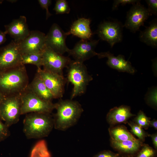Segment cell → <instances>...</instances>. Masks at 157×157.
<instances>
[{
    "mask_svg": "<svg viewBox=\"0 0 157 157\" xmlns=\"http://www.w3.org/2000/svg\"><path fill=\"white\" fill-rule=\"evenodd\" d=\"M28 84L25 65L0 71V92L4 97L21 94Z\"/></svg>",
    "mask_w": 157,
    "mask_h": 157,
    "instance_id": "cell-1",
    "label": "cell"
},
{
    "mask_svg": "<svg viewBox=\"0 0 157 157\" xmlns=\"http://www.w3.org/2000/svg\"><path fill=\"white\" fill-rule=\"evenodd\" d=\"M56 113L53 116L54 128L65 131L75 125L83 111L81 104L72 99L59 100L55 104Z\"/></svg>",
    "mask_w": 157,
    "mask_h": 157,
    "instance_id": "cell-2",
    "label": "cell"
},
{
    "mask_svg": "<svg viewBox=\"0 0 157 157\" xmlns=\"http://www.w3.org/2000/svg\"><path fill=\"white\" fill-rule=\"evenodd\" d=\"M53 128V119L50 114L30 113L26 114L23 120V132L28 139L47 137Z\"/></svg>",
    "mask_w": 157,
    "mask_h": 157,
    "instance_id": "cell-3",
    "label": "cell"
},
{
    "mask_svg": "<svg viewBox=\"0 0 157 157\" xmlns=\"http://www.w3.org/2000/svg\"><path fill=\"white\" fill-rule=\"evenodd\" d=\"M67 80L74 87L71 99L84 94L87 86L93 78L83 63L72 60L67 66Z\"/></svg>",
    "mask_w": 157,
    "mask_h": 157,
    "instance_id": "cell-4",
    "label": "cell"
},
{
    "mask_svg": "<svg viewBox=\"0 0 157 157\" xmlns=\"http://www.w3.org/2000/svg\"><path fill=\"white\" fill-rule=\"evenodd\" d=\"M20 97L21 115L32 113L51 114L55 109V104L40 98L28 86L21 94Z\"/></svg>",
    "mask_w": 157,
    "mask_h": 157,
    "instance_id": "cell-5",
    "label": "cell"
},
{
    "mask_svg": "<svg viewBox=\"0 0 157 157\" xmlns=\"http://www.w3.org/2000/svg\"><path fill=\"white\" fill-rule=\"evenodd\" d=\"M20 95L5 97L0 105V119L9 127L17 123L21 115Z\"/></svg>",
    "mask_w": 157,
    "mask_h": 157,
    "instance_id": "cell-6",
    "label": "cell"
},
{
    "mask_svg": "<svg viewBox=\"0 0 157 157\" xmlns=\"http://www.w3.org/2000/svg\"><path fill=\"white\" fill-rule=\"evenodd\" d=\"M42 66L46 70L63 75V71L72 60L46 46L42 52Z\"/></svg>",
    "mask_w": 157,
    "mask_h": 157,
    "instance_id": "cell-7",
    "label": "cell"
},
{
    "mask_svg": "<svg viewBox=\"0 0 157 157\" xmlns=\"http://www.w3.org/2000/svg\"><path fill=\"white\" fill-rule=\"evenodd\" d=\"M123 27L122 23L116 20L104 21L99 25L97 33L100 39L107 42L112 48L122 41Z\"/></svg>",
    "mask_w": 157,
    "mask_h": 157,
    "instance_id": "cell-8",
    "label": "cell"
},
{
    "mask_svg": "<svg viewBox=\"0 0 157 157\" xmlns=\"http://www.w3.org/2000/svg\"><path fill=\"white\" fill-rule=\"evenodd\" d=\"M151 15L147 8L142 5L139 0L133 4L127 12L123 26L135 33L139 30L141 26H144V22Z\"/></svg>",
    "mask_w": 157,
    "mask_h": 157,
    "instance_id": "cell-9",
    "label": "cell"
},
{
    "mask_svg": "<svg viewBox=\"0 0 157 157\" xmlns=\"http://www.w3.org/2000/svg\"><path fill=\"white\" fill-rule=\"evenodd\" d=\"M21 56L18 42L14 40L0 48V71L21 65Z\"/></svg>",
    "mask_w": 157,
    "mask_h": 157,
    "instance_id": "cell-10",
    "label": "cell"
},
{
    "mask_svg": "<svg viewBox=\"0 0 157 157\" xmlns=\"http://www.w3.org/2000/svg\"><path fill=\"white\" fill-rule=\"evenodd\" d=\"M37 73L50 91L54 99L63 96L66 79L63 75L41 68H38Z\"/></svg>",
    "mask_w": 157,
    "mask_h": 157,
    "instance_id": "cell-11",
    "label": "cell"
},
{
    "mask_svg": "<svg viewBox=\"0 0 157 157\" xmlns=\"http://www.w3.org/2000/svg\"><path fill=\"white\" fill-rule=\"evenodd\" d=\"M46 35L39 31H30L25 39L17 42L21 54L41 53L46 47Z\"/></svg>",
    "mask_w": 157,
    "mask_h": 157,
    "instance_id": "cell-12",
    "label": "cell"
},
{
    "mask_svg": "<svg viewBox=\"0 0 157 157\" xmlns=\"http://www.w3.org/2000/svg\"><path fill=\"white\" fill-rule=\"evenodd\" d=\"M67 32H65L59 25L54 23L46 35L45 45L55 52L63 55L69 50L66 44Z\"/></svg>",
    "mask_w": 157,
    "mask_h": 157,
    "instance_id": "cell-13",
    "label": "cell"
},
{
    "mask_svg": "<svg viewBox=\"0 0 157 157\" xmlns=\"http://www.w3.org/2000/svg\"><path fill=\"white\" fill-rule=\"evenodd\" d=\"M99 40H81L68 52L75 61L82 63L93 56H97V53L95 49Z\"/></svg>",
    "mask_w": 157,
    "mask_h": 157,
    "instance_id": "cell-14",
    "label": "cell"
},
{
    "mask_svg": "<svg viewBox=\"0 0 157 157\" xmlns=\"http://www.w3.org/2000/svg\"><path fill=\"white\" fill-rule=\"evenodd\" d=\"M4 27L6 34L9 35L17 42L25 39L30 32L27 23L26 18L24 16H21L18 18L13 19L10 23L5 25Z\"/></svg>",
    "mask_w": 157,
    "mask_h": 157,
    "instance_id": "cell-15",
    "label": "cell"
},
{
    "mask_svg": "<svg viewBox=\"0 0 157 157\" xmlns=\"http://www.w3.org/2000/svg\"><path fill=\"white\" fill-rule=\"evenodd\" d=\"M97 56L99 58L106 57L108 60L107 65L110 67L119 72H125L131 74L135 72V69L130 62L126 60L124 56L119 55L115 56L109 51L97 53Z\"/></svg>",
    "mask_w": 157,
    "mask_h": 157,
    "instance_id": "cell-16",
    "label": "cell"
},
{
    "mask_svg": "<svg viewBox=\"0 0 157 157\" xmlns=\"http://www.w3.org/2000/svg\"><path fill=\"white\" fill-rule=\"evenodd\" d=\"M130 106L122 105L111 109L108 113L106 119L110 126L122 123L126 124L129 119L135 115L131 112Z\"/></svg>",
    "mask_w": 157,
    "mask_h": 157,
    "instance_id": "cell-17",
    "label": "cell"
},
{
    "mask_svg": "<svg viewBox=\"0 0 157 157\" xmlns=\"http://www.w3.org/2000/svg\"><path fill=\"white\" fill-rule=\"evenodd\" d=\"M111 147L121 155H126L134 156L140 149L143 142L138 139L117 141L110 140Z\"/></svg>",
    "mask_w": 157,
    "mask_h": 157,
    "instance_id": "cell-18",
    "label": "cell"
},
{
    "mask_svg": "<svg viewBox=\"0 0 157 157\" xmlns=\"http://www.w3.org/2000/svg\"><path fill=\"white\" fill-rule=\"evenodd\" d=\"M91 21L89 19L80 18L74 22L69 31L67 32L69 35L72 34L81 40L90 39L93 33L90 28Z\"/></svg>",
    "mask_w": 157,
    "mask_h": 157,
    "instance_id": "cell-19",
    "label": "cell"
},
{
    "mask_svg": "<svg viewBox=\"0 0 157 157\" xmlns=\"http://www.w3.org/2000/svg\"><path fill=\"white\" fill-rule=\"evenodd\" d=\"M28 88L40 98L45 101H52L54 99L52 94L43 81L36 73Z\"/></svg>",
    "mask_w": 157,
    "mask_h": 157,
    "instance_id": "cell-20",
    "label": "cell"
},
{
    "mask_svg": "<svg viewBox=\"0 0 157 157\" xmlns=\"http://www.w3.org/2000/svg\"><path fill=\"white\" fill-rule=\"evenodd\" d=\"M140 40L147 45L154 48L157 47V19L155 18L150 21L149 26L140 31Z\"/></svg>",
    "mask_w": 157,
    "mask_h": 157,
    "instance_id": "cell-21",
    "label": "cell"
},
{
    "mask_svg": "<svg viewBox=\"0 0 157 157\" xmlns=\"http://www.w3.org/2000/svg\"><path fill=\"white\" fill-rule=\"evenodd\" d=\"M110 140L120 141L126 140H136L138 139L129 131L123 125L110 126L108 129Z\"/></svg>",
    "mask_w": 157,
    "mask_h": 157,
    "instance_id": "cell-22",
    "label": "cell"
},
{
    "mask_svg": "<svg viewBox=\"0 0 157 157\" xmlns=\"http://www.w3.org/2000/svg\"><path fill=\"white\" fill-rule=\"evenodd\" d=\"M30 157H51L45 140H40L35 144L32 149Z\"/></svg>",
    "mask_w": 157,
    "mask_h": 157,
    "instance_id": "cell-23",
    "label": "cell"
},
{
    "mask_svg": "<svg viewBox=\"0 0 157 157\" xmlns=\"http://www.w3.org/2000/svg\"><path fill=\"white\" fill-rule=\"evenodd\" d=\"M21 64H32L36 66L37 68H41L42 66V53L22 54Z\"/></svg>",
    "mask_w": 157,
    "mask_h": 157,
    "instance_id": "cell-24",
    "label": "cell"
},
{
    "mask_svg": "<svg viewBox=\"0 0 157 157\" xmlns=\"http://www.w3.org/2000/svg\"><path fill=\"white\" fill-rule=\"evenodd\" d=\"M127 123L131 128V133L137 137L138 139L143 142L145 141V138L149 136V134L133 121H129Z\"/></svg>",
    "mask_w": 157,
    "mask_h": 157,
    "instance_id": "cell-25",
    "label": "cell"
},
{
    "mask_svg": "<svg viewBox=\"0 0 157 157\" xmlns=\"http://www.w3.org/2000/svg\"><path fill=\"white\" fill-rule=\"evenodd\" d=\"M150 119V117H147L142 111L140 110L134 119L133 122L143 129L147 130L149 127Z\"/></svg>",
    "mask_w": 157,
    "mask_h": 157,
    "instance_id": "cell-26",
    "label": "cell"
},
{
    "mask_svg": "<svg viewBox=\"0 0 157 157\" xmlns=\"http://www.w3.org/2000/svg\"><path fill=\"white\" fill-rule=\"evenodd\" d=\"M157 150L149 144H143L134 157H156Z\"/></svg>",
    "mask_w": 157,
    "mask_h": 157,
    "instance_id": "cell-27",
    "label": "cell"
},
{
    "mask_svg": "<svg viewBox=\"0 0 157 157\" xmlns=\"http://www.w3.org/2000/svg\"><path fill=\"white\" fill-rule=\"evenodd\" d=\"M53 10L56 14H68L70 10L68 4L65 0H57Z\"/></svg>",
    "mask_w": 157,
    "mask_h": 157,
    "instance_id": "cell-28",
    "label": "cell"
},
{
    "mask_svg": "<svg viewBox=\"0 0 157 157\" xmlns=\"http://www.w3.org/2000/svg\"><path fill=\"white\" fill-rule=\"evenodd\" d=\"M146 101L149 105L156 107L157 106V89L154 88L151 90L146 96Z\"/></svg>",
    "mask_w": 157,
    "mask_h": 157,
    "instance_id": "cell-29",
    "label": "cell"
},
{
    "mask_svg": "<svg viewBox=\"0 0 157 157\" xmlns=\"http://www.w3.org/2000/svg\"><path fill=\"white\" fill-rule=\"evenodd\" d=\"M9 128L0 119V142L6 139L10 135Z\"/></svg>",
    "mask_w": 157,
    "mask_h": 157,
    "instance_id": "cell-30",
    "label": "cell"
},
{
    "mask_svg": "<svg viewBox=\"0 0 157 157\" xmlns=\"http://www.w3.org/2000/svg\"><path fill=\"white\" fill-rule=\"evenodd\" d=\"M139 0H114L113 4L112 10H114L118 8L119 6L125 5L127 4H132L136 3Z\"/></svg>",
    "mask_w": 157,
    "mask_h": 157,
    "instance_id": "cell-31",
    "label": "cell"
},
{
    "mask_svg": "<svg viewBox=\"0 0 157 157\" xmlns=\"http://www.w3.org/2000/svg\"><path fill=\"white\" fill-rule=\"evenodd\" d=\"M121 155L110 150H104L99 152L93 157H121Z\"/></svg>",
    "mask_w": 157,
    "mask_h": 157,
    "instance_id": "cell-32",
    "label": "cell"
},
{
    "mask_svg": "<svg viewBox=\"0 0 157 157\" xmlns=\"http://www.w3.org/2000/svg\"><path fill=\"white\" fill-rule=\"evenodd\" d=\"M147 6V8L149 11L152 15H157V0H145Z\"/></svg>",
    "mask_w": 157,
    "mask_h": 157,
    "instance_id": "cell-33",
    "label": "cell"
},
{
    "mask_svg": "<svg viewBox=\"0 0 157 157\" xmlns=\"http://www.w3.org/2000/svg\"><path fill=\"white\" fill-rule=\"evenodd\" d=\"M38 1L40 6L43 9L46 10V19H47L52 14L49 11L48 8L49 6L51 3V0H38Z\"/></svg>",
    "mask_w": 157,
    "mask_h": 157,
    "instance_id": "cell-34",
    "label": "cell"
},
{
    "mask_svg": "<svg viewBox=\"0 0 157 157\" xmlns=\"http://www.w3.org/2000/svg\"><path fill=\"white\" fill-rule=\"evenodd\" d=\"M149 136L150 137L151 139L153 144L154 149L157 150V133H155L151 134H149Z\"/></svg>",
    "mask_w": 157,
    "mask_h": 157,
    "instance_id": "cell-35",
    "label": "cell"
},
{
    "mask_svg": "<svg viewBox=\"0 0 157 157\" xmlns=\"http://www.w3.org/2000/svg\"><path fill=\"white\" fill-rule=\"evenodd\" d=\"M6 34L5 31L3 32L0 30V45L3 44L6 41Z\"/></svg>",
    "mask_w": 157,
    "mask_h": 157,
    "instance_id": "cell-36",
    "label": "cell"
},
{
    "mask_svg": "<svg viewBox=\"0 0 157 157\" xmlns=\"http://www.w3.org/2000/svg\"><path fill=\"white\" fill-rule=\"evenodd\" d=\"M149 126L153 128L155 130H157V120L155 119L150 120L149 124Z\"/></svg>",
    "mask_w": 157,
    "mask_h": 157,
    "instance_id": "cell-37",
    "label": "cell"
},
{
    "mask_svg": "<svg viewBox=\"0 0 157 157\" xmlns=\"http://www.w3.org/2000/svg\"><path fill=\"white\" fill-rule=\"evenodd\" d=\"M4 97L0 92V105Z\"/></svg>",
    "mask_w": 157,
    "mask_h": 157,
    "instance_id": "cell-38",
    "label": "cell"
},
{
    "mask_svg": "<svg viewBox=\"0 0 157 157\" xmlns=\"http://www.w3.org/2000/svg\"><path fill=\"white\" fill-rule=\"evenodd\" d=\"M121 157H134V156L126 155H121Z\"/></svg>",
    "mask_w": 157,
    "mask_h": 157,
    "instance_id": "cell-39",
    "label": "cell"
},
{
    "mask_svg": "<svg viewBox=\"0 0 157 157\" xmlns=\"http://www.w3.org/2000/svg\"></svg>",
    "mask_w": 157,
    "mask_h": 157,
    "instance_id": "cell-40",
    "label": "cell"
}]
</instances>
